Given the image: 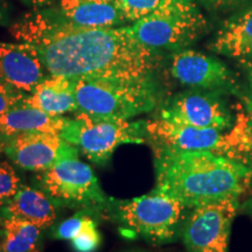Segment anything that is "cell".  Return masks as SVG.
Returning a JSON list of instances; mask_svg holds the SVG:
<instances>
[{
    "label": "cell",
    "mask_w": 252,
    "mask_h": 252,
    "mask_svg": "<svg viewBox=\"0 0 252 252\" xmlns=\"http://www.w3.org/2000/svg\"><path fill=\"white\" fill-rule=\"evenodd\" d=\"M9 32L34 47L49 75L144 80L154 77L160 63V53L144 46L131 26L83 27L62 13L35 12Z\"/></svg>",
    "instance_id": "cell-1"
},
{
    "label": "cell",
    "mask_w": 252,
    "mask_h": 252,
    "mask_svg": "<svg viewBox=\"0 0 252 252\" xmlns=\"http://www.w3.org/2000/svg\"><path fill=\"white\" fill-rule=\"evenodd\" d=\"M157 185L154 193L196 208L230 197L249 188L252 168L247 163L207 151L153 146Z\"/></svg>",
    "instance_id": "cell-2"
},
{
    "label": "cell",
    "mask_w": 252,
    "mask_h": 252,
    "mask_svg": "<svg viewBox=\"0 0 252 252\" xmlns=\"http://www.w3.org/2000/svg\"><path fill=\"white\" fill-rule=\"evenodd\" d=\"M77 111L97 118L130 121L151 112L159 102L156 78H75Z\"/></svg>",
    "instance_id": "cell-3"
},
{
    "label": "cell",
    "mask_w": 252,
    "mask_h": 252,
    "mask_svg": "<svg viewBox=\"0 0 252 252\" xmlns=\"http://www.w3.org/2000/svg\"><path fill=\"white\" fill-rule=\"evenodd\" d=\"M146 130L152 146L207 151L239 161L252 153V126L244 117L239 118L230 132L175 124L158 117L147 121Z\"/></svg>",
    "instance_id": "cell-4"
},
{
    "label": "cell",
    "mask_w": 252,
    "mask_h": 252,
    "mask_svg": "<svg viewBox=\"0 0 252 252\" xmlns=\"http://www.w3.org/2000/svg\"><path fill=\"white\" fill-rule=\"evenodd\" d=\"M135 37L147 48L185 49L207 30V20L194 0H162L152 13L131 25Z\"/></svg>",
    "instance_id": "cell-5"
},
{
    "label": "cell",
    "mask_w": 252,
    "mask_h": 252,
    "mask_svg": "<svg viewBox=\"0 0 252 252\" xmlns=\"http://www.w3.org/2000/svg\"><path fill=\"white\" fill-rule=\"evenodd\" d=\"M68 118L61 137L96 165H105L122 145L149 143L147 121L97 118L75 112Z\"/></svg>",
    "instance_id": "cell-6"
},
{
    "label": "cell",
    "mask_w": 252,
    "mask_h": 252,
    "mask_svg": "<svg viewBox=\"0 0 252 252\" xmlns=\"http://www.w3.org/2000/svg\"><path fill=\"white\" fill-rule=\"evenodd\" d=\"M186 208L179 201L152 191L119 202L117 219L134 235L156 244L168 243L180 230Z\"/></svg>",
    "instance_id": "cell-7"
},
{
    "label": "cell",
    "mask_w": 252,
    "mask_h": 252,
    "mask_svg": "<svg viewBox=\"0 0 252 252\" xmlns=\"http://www.w3.org/2000/svg\"><path fill=\"white\" fill-rule=\"evenodd\" d=\"M239 197L193 208L185 220L184 241L189 252H228Z\"/></svg>",
    "instance_id": "cell-8"
},
{
    "label": "cell",
    "mask_w": 252,
    "mask_h": 252,
    "mask_svg": "<svg viewBox=\"0 0 252 252\" xmlns=\"http://www.w3.org/2000/svg\"><path fill=\"white\" fill-rule=\"evenodd\" d=\"M41 184L50 197L62 203L96 207L108 201L93 168L70 158L41 172Z\"/></svg>",
    "instance_id": "cell-9"
},
{
    "label": "cell",
    "mask_w": 252,
    "mask_h": 252,
    "mask_svg": "<svg viewBox=\"0 0 252 252\" xmlns=\"http://www.w3.org/2000/svg\"><path fill=\"white\" fill-rule=\"evenodd\" d=\"M157 117L175 124L220 131L231 130L235 123L231 111L219 94L201 90L176 94L163 104Z\"/></svg>",
    "instance_id": "cell-10"
},
{
    "label": "cell",
    "mask_w": 252,
    "mask_h": 252,
    "mask_svg": "<svg viewBox=\"0 0 252 252\" xmlns=\"http://www.w3.org/2000/svg\"><path fill=\"white\" fill-rule=\"evenodd\" d=\"M172 76L182 86L215 94H236L237 82L220 60L190 49L175 52L171 58Z\"/></svg>",
    "instance_id": "cell-11"
},
{
    "label": "cell",
    "mask_w": 252,
    "mask_h": 252,
    "mask_svg": "<svg viewBox=\"0 0 252 252\" xmlns=\"http://www.w3.org/2000/svg\"><path fill=\"white\" fill-rule=\"evenodd\" d=\"M78 152L60 133L45 131L11 137L5 150L14 165L32 172H45L62 160L78 158Z\"/></svg>",
    "instance_id": "cell-12"
},
{
    "label": "cell",
    "mask_w": 252,
    "mask_h": 252,
    "mask_svg": "<svg viewBox=\"0 0 252 252\" xmlns=\"http://www.w3.org/2000/svg\"><path fill=\"white\" fill-rule=\"evenodd\" d=\"M45 65L33 46L0 42V83L31 93L45 78Z\"/></svg>",
    "instance_id": "cell-13"
},
{
    "label": "cell",
    "mask_w": 252,
    "mask_h": 252,
    "mask_svg": "<svg viewBox=\"0 0 252 252\" xmlns=\"http://www.w3.org/2000/svg\"><path fill=\"white\" fill-rule=\"evenodd\" d=\"M24 104L53 117H63L65 113L76 112L75 78L49 75L28 94Z\"/></svg>",
    "instance_id": "cell-14"
},
{
    "label": "cell",
    "mask_w": 252,
    "mask_h": 252,
    "mask_svg": "<svg viewBox=\"0 0 252 252\" xmlns=\"http://www.w3.org/2000/svg\"><path fill=\"white\" fill-rule=\"evenodd\" d=\"M60 9L69 21L83 27H118L126 23L117 0H61Z\"/></svg>",
    "instance_id": "cell-15"
},
{
    "label": "cell",
    "mask_w": 252,
    "mask_h": 252,
    "mask_svg": "<svg viewBox=\"0 0 252 252\" xmlns=\"http://www.w3.org/2000/svg\"><path fill=\"white\" fill-rule=\"evenodd\" d=\"M5 214L28 220L43 230L54 224L56 207L47 193L21 185L18 193L5 206Z\"/></svg>",
    "instance_id": "cell-16"
},
{
    "label": "cell",
    "mask_w": 252,
    "mask_h": 252,
    "mask_svg": "<svg viewBox=\"0 0 252 252\" xmlns=\"http://www.w3.org/2000/svg\"><path fill=\"white\" fill-rule=\"evenodd\" d=\"M67 121L68 118L65 117H53L40 110L21 104L0 115V134L11 138L36 131L61 133Z\"/></svg>",
    "instance_id": "cell-17"
},
{
    "label": "cell",
    "mask_w": 252,
    "mask_h": 252,
    "mask_svg": "<svg viewBox=\"0 0 252 252\" xmlns=\"http://www.w3.org/2000/svg\"><path fill=\"white\" fill-rule=\"evenodd\" d=\"M210 49L229 58L252 60V9L220 28Z\"/></svg>",
    "instance_id": "cell-18"
},
{
    "label": "cell",
    "mask_w": 252,
    "mask_h": 252,
    "mask_svg": "<svg viewBox=\"0 0 252 252\" xmlns=\"http://www.w3.org/2000/svg\"><path fill=\"white\" fill-rule=\"evenodd\" d=\"M41 231L28 220L6 216L0 223V252H40Z\"/></svg>",
    "instance_id": "cell-19"
},
{
    "label": "cell",
    "mask_w": 252,
    "mask_h": 252,
    "mask_svg": "<svg viewBox=\"0 0 252 252\" xmlns=\"http://www.w3.org/2000/svg\"><path fill=\"white\" fill-rule=\"evenodd\" d=\"M70 243L75 252H94L99 248L100 235L96 223L90 216H86L83 226Z\"/></svg>",
    "instance_id": "cell-20"
},
{
    "label": "cell",
    "mask_w": 252,
    "mask_h": 252,
    "mask_svg": "<svg viewBox=\"0 0 252 252\" xmlns=\"http://www.w3.org/2000/svg\"><path fill=\"white\" fill-rule=\"evenodd\" d=\"M162 0H117L119 8L127 23H135L149 15Z\"/></svg>",
    "instance_id": "cell-21"
},
{
    "label": "cell",
    "mask_w": 252,
    "mask_h": 252,
    "mask_svg": "<svg viewBox=\"0 0 252 252\" xmlns=\"http://www.w3.org/2000/svg\"><path fill=\"white\" fill-rule=\"evenodd\" d=\"M21 187L14 168L8 162L0 161V207H5Z\"/></svg>",
    "instance_id": "cell-22"
},
{
    "label": "cell",
    "mask_w": 252,
    "mask_h": 252,
    "mask_svg": "<svg viewBox=\"0 0 252 252\" xmlns=\"http://www.w3.org/2000/svg\"><path fill=\"white\" fill-rule=\"evenodd\" d=\"M30 93L0 83V115L24 104Z\"/></svg>",
    "instance_id": "cell-23"
},
{
    "label": "cell",
    "mask_w": 252,
    "mask_h": 252,
    "mask_svg": "<svg viewBox=\"0 0 252 252\" xmlns=\"http://www.w3.org/2000/svg\"><path fill=\"white\" fill-rule=\"evenodd\" d=\"M86 215H76L70 219L63 220L54 232V237L58 239H65V241H71L78 234L82 226H83Z\"/></svg>",
    "instance_id": "cell-24"
},
{
    "label": "cell",
    "mask_w": 252,
    "mask_h": 252,
    "mask_svg": "<svg viewBox=\"0 0 252 252\" xmlns=\"http://www.w3.org/2000/svg\"><path fill=\"white\" fill-rule=\"evenodd\" d=\"M201 1H202L204 5L209 6V7L220 8L235 4V2L239 1V0H201Z\"/></svg>",
    "instance_id": "cell-25"
},
{
    "label": "cell",
    "mask_w": 252,
    "mask_h": 252,
    "mask_svg": "<svg viewBox=\"0 0 252 252\" xmlns=\"http://www.w3.org/2000/svg\"><path fill=\"white\" fill-rule=\"evenodd\" d=\"M243 64L245 67V70H247L249 87H250V100H249V103H250V110L252 113V60L243 59Z\"/></svg>",
    "instance_id": "cell-26"
},
{
    "label": "cell",
    "mask_w": 252,
    "mask_h": 252,
    "mask_svg": "<svg viewBox=\"0 0 252 252\" xmlns=\"http://www.w3.org/2000/svg\"><path fill=\"white\" fill-rule=\"evenodd\" d=\"M8 140H9L8 137H5V135L0 134V156H1L2 153H5V150H6V146H7V144H8Z\"/></svg>",
    "instance_id": "cell-27"
},
{
    "label": "cell",
    "mask_w": 252,
    "mask_h": 252,
    "mask_svg": "<svg viewBox=\"0 0 252 252\" xmlns=\"http://www.w3.org/2000/svg\"><path fill=\"white\" fill-rule=\"evenodd\" d=\"M25 1L28 2V4L32 6H36V7H39V6H43V5L48 4L50 0H25Z\"/></svg>",
    "instance_id": "cell-28"
},
{
    "label": "cell",
    "mask_w": 252,
    "mask_h": 252,
    "mask_svg": "<svg viewBox=\"0 0 252 252\" xmlns=\"http://www.w3.org/2000/svg\"><path fill=\"white\" fill-rule=\"evenodd\" d=\"M5 21V17H4V12H2L1 7H0V24H4Z\"/></svg>",
    "instance_id": "cell-29"
},
{
    "label": "cell",
    "mask_w": 252,
    "mask_h": 252,
    "mask_svg": "<svg viewBox=\"0 0 252 252\" xmlns=\"http://www.w3.org/2000/svg\"><path fill=\"white\" fill-rule=\"evenodd\" d=\"M250 208H251V212H252V202H251V207Z\"/></svg>",
    "instance_id": "cell-30"
}]
</instances>
